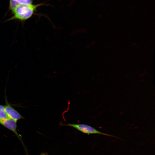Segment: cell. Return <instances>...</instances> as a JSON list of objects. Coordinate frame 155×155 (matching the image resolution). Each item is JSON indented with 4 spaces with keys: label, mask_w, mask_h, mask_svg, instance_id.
Returning a JSON list of instances; mask_svg holds the SVG:
<instances>
[{
    "label": "cell",
    "mask_w": 155,
    "mask_h": 155,
    "mask_svg": "<svg viewBox=\"0 0 155 155\" xmlns=\"http://www.w3.org/2000/svg\"><path fill=\"white\" fill-rule=\"evenodd\" d=\"M17 121L8 118L5 120L0 122V123L14 133L23 145V143L21 138V137L19 135L17 131Z\"/></svg>",
    "instance_id": "3"
},
{
    "label": "cell",
    "mask_w": 155,
    "mask_h": 155,
    "mask_svg": "<svg viewBox=\"0 0 155 155\" xmlns=\"http://www.w3.org/2000/svg\"><path fill=\"white\" fill-rule=\"evenodd\" d=\"M61 125L72 127L88 135H90V134H100L104 135L119 138V137L115 136L102 133L96 130L93 127L86 124H75L70 123L64 124L61 123Z\"/></svg>",
    "instance_id": "2"
},
{
    "label": "cell",
    "mask_w": 155,
    "mask_h": 155,
    "mask_svg": "<svg viewBox=\"0 0 155 155\" xmlns=\"http://www.w3.org/2000/svg\"><path fill=\"white\" fill-rule=\"evenodd\" d=\"M19 4L14 0H10L9 4L10 9L12 11Z\"/></svg>",
    "instance_id": "6"
},
{
    "label": "cell",
    "mask_w": 155,
    "mask_h": 155,
    "mask_svg": "<svg viewBox=\"0 0 155 155\" xmlns=\"http://www.w3.org/2000/svg\"><path fill=\"white\" fill-rule=\"evenodd\" d=\"M8 118L6 114L5 106L0 105V122Z\"/></svg>",
    "instance_id": "5"
},
{
    "label": "cell",
    "mask_w": 155,
    "mask_h": 155,
    "mask_svg": "<svg viewBox=\"0 0 155 155\" xmlns=\"http://www.w3.org/2000/svg\"><path fill=\"white\" fill-rule=\"evenodd\" d=\"M43 5L42 3L35 5L19 4L12 11L13 16L7 21L15 20L24 22L32 16L38 7Z\"/></svg>",
    "instance_id": "1"
},
{
    "label": "cell",
    "mask_w": 155,
    "mask_h": 155,
    "mask_svg": "<svg viewBox=\"0 0 155 155\" xmlns=\"http://www.w3.org/2000/svg\"><path fill=\"white\" fill-rule=\"evenodd\" d=\"M5 110L9 118L17 121L19 119H24L20 113L12 107L7 102H6V104L5 106Z\"/></svg>",
    "instance_id": "4"
},
{
    "label": "cell",
    "mask_w": 155,
    "mask_h": 155,
    "mask_svg": "<svg viewBox=\"0 0 155 155\" xmlns=\"http://www.w3.org/2000/svg\"><path fill=\"white\" fill-rule=\"evenodd\" d=\"M19 4H32L31 0H14Z\"/></svg>",
    "instance_id": "7"
},
{
    "label": "cell",
    "mask_w": 155,
    "mask_h": 155,
    "mask_svg": "<svg viewBox=\"0 0 155 155\" xmlns=\"http://www.w3.org/2000/svg\"><path fill=\"white\" fill-rule=\"evenodd\" d=\"M40 155H48L47 153H43L40 154Z\"/></svg>",
    "instance_id": "8"
}]
</instances>
